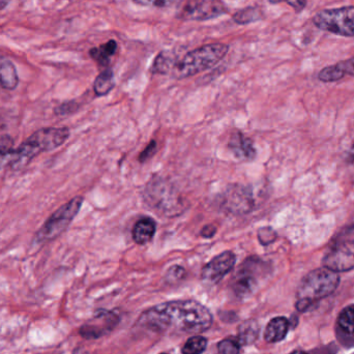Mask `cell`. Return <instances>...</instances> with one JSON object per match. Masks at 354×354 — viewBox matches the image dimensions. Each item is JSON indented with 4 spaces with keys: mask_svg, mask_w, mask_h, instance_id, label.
<instances>
[{
    "mask_svg": "<svg viewBox=\"0 0 354 354\" xmlns=\"http://www.w3.org/2000/svg\"><path fill=\"white\" fill-rule=\"evenodd\" d=\"M288 3L289 5L293 8L295 10V12H302L303 10L306 8L307 5V0H284Z\"/></svg>",
    "mask_w": 354,
    "mask_h": 354,
    "instance_id": "33",
    "label": "cell"
},
{
    "mask_svg": "<svg viewBox=\"0 0 354 354\" xmlns=\"http://www.w3.org/2000/svg\"><path fill=\"white\" fill-rule=\"evenodd\" d=\"M290 354H308L307 352L303 351V350H295V351L291 352Z\"/></svg>",
    "mask_w": 354,
    "mask_h": 354,
    "instance_id": "37",
    "label": "cell"
},
{
    "mask_svg": "<svg viewBox=\"0 0 354 354\" xmlns=\"http://www.w3.org/2000/svg\"><path fill=\"white\" fill-rule=\"evenodd\" d=\"M268 272V264L259 257H249L241 264L232 283V290L239 298H246L257 288L260 276Z\"/></svg>",
    "mask_w": 354,
    "mask_h": 354,
    "instance_id": "9",
    "label": "cell"
},
{
    "mask_svg": "<svg viewBox=\"0 0 354 354\" xmlns=\"http://www.w3.org/2000/svg\"><path fill=\"white\" fill-rule=\"evenodd\" d=\"M259 333L260 327L257 321L247 320L239 325V335L236 338L239 339V343L241 345H251V344H254L257 341Z\"/></svg>",
    "mask_w": 354,
    "mask_h": 354,
    "instance_id": "19",
    "label": "cell"
},
{
    "mask_svg": "<svg viewBox=\"0 0 354 354\" xmlns=\"http://www.w3.org/2000/svg\"><path fill=\"white\" fill-rule=\"evenodd\" d=\"M115 86L113 72L111 70H105L102 72L95 79L93 83V91L97 97L107 95Z\"/></svg>",
    "mask_w": 354,
    "mask_h": 354,
    "instance_id": "21",
    "label": "cell"
},
{
    "mask_svg": "<svg viewBox=\"0 0 354 354\" xmlns=\"http://www.w3.org/2000/svg\"><path fill=\"white\" fill-rule=\"evenodd\" d=\"M220 205L226 213L245 215L253 211L254 197L251 189L241 185H231L220 197Z\"/></svg>",
    "mask_w": 354,
    "mask_h": 354,
    "instance_id": "10",
    "label": "cell"
},
{
    "mask_svg": "<svg viewBox=\"0 0 354 354\" xmlns=\"http://www.w3.org/2000/svg\"><path fill=\"white\" fill-rule=\"evenodd\" d=\"M156 231V224L150 217H142L134 225L132 236L138 245H146L152 241Z\"/></svg>",
    "mask_w": 354,
    "mask_h": 354,
    "instance_id": "16",
    "label": "cell"
},
{
    "mask_svg": "<svg viewBox=\"0 0 354 354\" xmlns=\"http://www.w3.org/2000/svg\"><path fill=\"white\" fill-rule=\"evenodd\" d=\"M74 354H87V352H85V350L81 349V348H78V349L75 350Z\"/></svg>",
    "mask_w": 354,
    "mask_h": 354,
    "instance_id": "36",
    "label": "cell"
},
{
    "mask_svg": "<svg viewBox=\"0 0 354 354\" xmlns=\"http://www.w3.org/2000/svg\"><path fill=\"white\" fill-rule=\"evenodd\" d=\"M117 50V44L115 40H111L97 48H93L89 51V54L95 59L99 66H107L109 59Z\"/></svg>",
    "mask_w": 354,
    "mask_h": 354,
    "instance_id": "20",
    "label": "cell"
},
{
    "mask_svg": "<svg viewBox=\"0 0 354 354\" xmlns=\"http://www.w3.org/2000/svg\"><path fill=\"white\" fill-rule=\"evenodd\" d=\"M236 256L233 252L225 251L211 260L201 272V279L209 285L219 283L229 274L235 266Z\"/></svg>",
    "mask_w": 354,
    "mask_h": 354,
    "instance_id": "13",
    "label": "cell"
},
{
    "mask_svg": "<svg viewBox=\"0 0 354 354\" xmlns=\"http://www.w3.org/2000/svg\"><path fill=\"white\" fill-rule=\"evenodd\" d=\"M339 283V274L333 270L327 268L312 270L303 279L298 286L295 308L298 312L310 311L319 300L333 294Z\"/></svg>",
    "mask_w": 354,
    "mask_h": 354,
    "instance_id": "2",
    "label": "cell"
},
{
    "mask_svg": "<svg viewBox=\"0 0 354 354\" xmlns=\"http://www.w3.org/2000/svg\"><path fill=\"white\" fill-rule=\"evenodd\" d=\"M241 346L237 338L229 337L217 344V350L221 354H239Z\"/></svg>",
    "mask_w": 354,
    "mask_h": 354,
    "instance_id": "25",
    "label": "cell"
},
{
    "mask_svg": "<svg viewBox=\"0 0 354 354\" xmlns=\"http://www.w3.org/2000/svg\"><path fill=\"white\" fill-rule=\"evenodd\" d=\"M313 23L324 32L346 38H354V7L323 10L314 16Z\"/></svg>",
    "mask_w": 354,
    "mask_h": 354,
    "instance_id": "8",
    "label": "cell"
},
{
    "mask_svg": "<svg viewBox=\"0 0 354 354\" xmlns=\"http://www.w3.org/2000/svg\"><path fill=\"white\" fill-rule=\"evenodd\" d=\"M337 66L339 67L340 70L343 72L344 75L354 76V56L347 59V60L339 62Z\"/></svg>",
    "mask_w": 354,
    "mask_h": 354,
    "instance_id": "31",
    "label": "cell"
},
{
    "mask_svg": "<svg viewBox=\"0 0 354 354\" xmlns=\"http://www.w3.org/2000/svg\"><path fill=\"white\" fill-rule=\"evenodd\" d=\"M186 276V270L182 266H174L169 268L166 274V280L169 283H176L182 281Z\"/></svg>",
    "mask_w": 354,
    "mask_h": 354,
    "instance_id": "28",
    "label": "cell"
},
{
    "mask_svg": "<svg viewBox=\"0 0 354 354\" xmlns=\"http://www.w3.org/2000/svg\"><path fill=\"white\" fill-rule=\"evenodd\" d=\"M144 198L146 203L165 217H177L182 215L186 209L176 188L161 176L150 178L144 191Z\"/></svg>",
    "mask_w": 354,
    "mask_h": 354,
    "instance_id": "4",
    "label": "cell"
},
{
    "mask_svg": "<svg viewBox=\"0 0 354 354\" xmlns=\"http://www.w3.org/2000/svg\"><path fill=\"white\" fill-rule=\"evenodd\" d=\"M15 152L13 138L10 136H3L0 138V169L12 166Z\"/></svg>",
    "mask_w": 354,
    "mask_h": 354,
    "instance_id": "22",
    "label": "cell"
},
{
    "mask_svg": "<svg viewBox=\"0 0 354 354\" xmlns=\"http://www.w3.org/2000/svg\"><path fill=\"white\" fill-rule=\"evenodd\" d=\"M233 19L239 24L251 23V22L260 19V12L256 8H248V9L237 12L233 16Z\"/></svg>",
    "mask_w": 354,
    "mask_h": 354,
    "instance_id": "26",
    "label": "cell"
},
{
    "mask_svg": "<svg viewBox=\"0 0 354 354\" xmlns=\"http://www.w3.org/2000/svg\"><path fill=\"white\" fill-rule=\"evenodd\" d=\"M217 233V227L213 225H207L201 230V236L204 239H211Z\"/></svg>",
    "mask_w": 354,
    "mask_h": 354,
    "instance_id": "34",
    "label": "cell"
},
{
    "mask_svg": "<svg viewBox=\"0 0 354 354\" xmlns=\"http://www.w3.org/2000/svg\"><path fill=\"white\" fill-rule=\"evenodd\" d=\"M270 3H280V1H283V0H270Z\"/></svg>",
    "mask_w": 354,
    "mask_h": 354,
    "instance_id": "38",
    "label": "cell"
},
{
    "mask_svg": "<svg viewBox=\"0 0 354 354\" xmlns=\"http://www.w3.org/2000/svg\"><path fill=\"white\" fill-rule=\"evenodd\" d=\"M344 76H345V75L340 70L339 67L335 64V66L327 67V68L320 71L318 78L319 80L322 81V82H335V81L341 80Z\"/></svg>",
    "mask_w": 354,
    "mask_h": 354,
    "instance_id": "27",
    "label": "cell"
},
{
    "mask_svg": "<svg viewBox=\"0 0 354 354\" xmlns=\"http://www.w3.org/2000/svg\"><path fill=\"white\" fill-rule=\"evenodd\" d=\"M135 3L142 5H150V7L165 8L173 5L176 0H134Z\"/></svg>",
    "mask_w": 354,
    "mask_h": 354,
    "instance_id": "30",
    "label": "cell"
},
{
    "mask_svg": "<svg viewBox=\"0 0 354 354\" xmlns=\"http://www.w3.org/2000/svg\"><path fill=\"white\" fill-rule=\"evenodd\" d=\"M83 197L77 196L66 204L59 207L55 213L48 217L44 225L40 228L34 236L32 244L43 246L49 241H54L68 229L73 220L76 217L82 207Z\"/></svg>",
    "mask_w": 354,
    "mask_h": 354,
    "instance_id": "6",
    "label": "cell"
},
{
    "mask_svg": "<svg viewBox=\"0 0 354 354\" xmlns=\"http://www.w3.org/2000/svg\"><path fill=\"white\" fill-rule=\"evenodd\" d=\"M290 323L285 317H276L268 322L264 331V339L268 343H278L286 338Z\"/></svg>",
    "mask_w": 354,
    "mask_h": 354,
    "instance_id": "17",
    "label": "cell"
},
{
    "mask_svg": "<svg viewBox=\"0 0 354 354\" xmlns=\"http://www.w3.org/2000/svg\"><path fill=\"white\" fill-rule=\"evenodd\" d=\"M211 311L194 300H172L142 313L138 325L163 333H199L213 324Z\"/></svg>",
    "mask_w": 354,
    "mask_h": 354,
    "instance_id": "1",
    "label": "cell"
},
{
    "mask_svg": "<svg viewBox=\"0 0 354 354\" xmlns=\"http://www.w3.org/2000/svg\"><path fill=\"white\" fill-rule=\"evenodd\" d=\"M348 165H349V168L351 169L354 174V143L351 150H350L349 156H348Z\"/></svg>",
    "mask_w": 354,
    "mask_h": 354,
    "instance_id": "35",
    "label": "cell"
},
{
    "mask_svg": "<svg viewBox=\"0 0 354 354\" xmlns=\"http://www.w3.org/2000/svg\"><path fill=\"white\" fill-rule=\"evenodd\" d=\"M276 239V234L272 228H262L258 231V239L262 245H270Z\"/></svg>",
    "mask_w": 354,
    "mask_h": 354,
    "instance_id": "29",
    "label": "cell"
},
{
    "mask_svg": "<svg viewBox=\"0 0 354 354\" xmlns=\"http://www.w3.org/2000/svg\"><path fill=\"white\" fill-rule=\"evenodd\" d=\"M156 142L150 141V143L148 144V146H146L145 150H143V152H141V154H140L139 160L140 162L143 163L146 162V161L150 160V158H152V156H154V152H156Z\"/></svg>",
    "mask_w": 354,
    "mask_h": 354,
    "instance_id": "32",
    "label": "cell"
},
{
    "mask_svg": "<svg viewBox=\"0 0 354 354\" xmlns=\"http://www.w3.org/2000/svg\"><path fill=\"white\" fill-rule=\"evenodd\" d=\"M323 266L335 272L354 268V224L344 228L331 239Z\"/></svg>",
    "mask_w": 354,
    "mask_h": 354,
    "instance_id": "7",
    "label": "cell"
},
{
    "mask_svg": "<svg viewBox=\"0 0 354 354\" xmlns=\"http://www.w3.org/2000/svg\"><path fill=\"white\" fill-rule=\"evenodd\" d=\"M161 354H168V353H161Z\"/></svg>",
    "mask_w": 354,
    "mask_h": 354,
    "instance_id": "39",
    "label": "cell"
},
{
    "mask_svg": "<svg viewBox=\"0 0 354 354\" xmlns=\"http://www.w3.org/2000/svg\"><path fill=\"white\" fill-rule=\"evenodd\" d=\"M119 319V316L111 311H97L93 318L81 327L80 335L88 340L99 339L113 331Z\"/></svg>",
    "mask_w": 354,
    "mask_h": 354,
    "instance_id": "12",
    "label": "cell"
},
{
    "mask_svg": "<svg viewBox=\"0 0 354 354\" xmlns=\"http://www.w3.org/2000/svg\"><path fill=\"white\" fill-rule=\"evenodd\" d=\"M19 78L15 66L9 59L0 57V85L5 89L13 91L17 87Z\"/></svg>",
    "mask_w": 354,
    "mask_h": 354,
    "instance_id": "18",
    "label": "cell"
},
{
    "mask_svg": "<svg viewBox=\"0 0 354 354\" xmlns=\"http://www.w3.org/2000/svg\"><path fill=\"white\" fill-rule=\"evenodd\" d=\"M207 347V340L201 335H194L185 343L182 354H201Z\"/></svg>",
    "mask_w": 354,
    "mask_h": 354,
    "instance_id": "24",
    "label": "cell"
},
{
    "mask_svg": "<svg viewBox=\"0 0 354 354\" xmlns=\"http://www.w3.org/2000/svg\"><path fill=\"white\" fill-rule=\"evenodd\" d=\"M175 64L176 62L174 57L170 53H160L152 64V72L154 74H168L170 71H173Z\"/></svg>",
    "mask_w": 354,
    "mask_h": 354,
    "instance_id": "23",
    "label": "cell"
},
{
    "mask_svg": "<svg viewBox=\"0 0 354 354\" xmlns=\"http://www.w3.org/2000/svg\"><path fill=\"white\" fill-rule=\"evenodd\" d=\"M228 146L239 160L252 161L256 156L253 142L241 132L232 134Z\"/></svg>",
    "mask_w": 354,
    "mask_h": 354,
    "instance_id": "14",
    "label": "cell"
},
{
    "mask_svg": "<svg viewBox=\"0 0 354 354\" xmlns=\"http://www.w3.org/2000/svg\"><path fill=\"white\" fill-rule=\"evenodd\" d=\"M226 13V7L220 0H188L178 17L186 20L204 21Z\"/></svg>",
    "mask_w": 354,
    "mask_h": 354,
    "instance_id": "11",
    "label": "cell"
},
{
    "mask_svg": "<svg viewBox=\"0 0 354 354\" xmlns=\"http://www.w3.org/2000/svg\"><path fill=\"white\" fill-rule=\"evenodd\" d=\"M335 331L340 339L354 341V305L346 307L340 312L335 323Z\"/></svg>",
    "mask_w": 354,
    "mask_h": 354,
    "instance_id": "15",
    "label": "cell"
},
{
    "mask_svg": "<svg viewBox=\"0 0 354 354\" xmlns=\"http://www.w3.org/2000/svg\"><path fill=\"white\" fill-rule=\"evenodd\" d=\"M70 137L68 128H44L34 132L19 148H16L11 168L20 170L25 168L42 152H51L60 148Z\"/></svg>",
    "mask_w": 354,
    "mask_h": 354,
    "instance_id": "3",
    "label": "cell"
},
{
    "mask_svg": "<svg viewBox=\"0 0 354 354\" xmlns=\"http://www.w3.org/2000/svg\"><path fill=\"white\" fill-rule=\"evenodd\" d=\"M228 52L224 44H209L190 51L180 62H176L173 75L178 79L188 78L204 72L221 62Z\"/></svg>",
    "mask_w": 354,
    "mask_h": 354,
    "instance_id": "5",
    "label": "cell"
}]
</instances>
